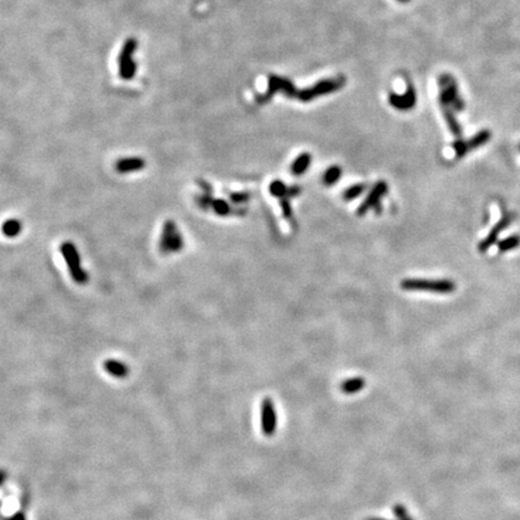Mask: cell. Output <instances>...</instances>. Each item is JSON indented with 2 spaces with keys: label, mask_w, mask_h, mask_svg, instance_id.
Wrapping results in <instances>:
<instances>
[{
  "label": "cell",
  "mask_w": 520,
  "mask_h": 520,
  "mask_svg": "<svg viewBox=\"0 0 520 520\" xmlns=\"http://www.w3.org/2000/svg\"><path fill=\"white\" fill-rule=\"evenodd\" d=\"M453 147H454V150H455V152H457V156L458 157H464L465 154L467 153V151H468L467 142H464V141H461V140L455 141L454 144H453Z\"/></svg>",
  "instance_id": "484cf974"
},
{
  "label": "cell",
  "mask_w": 520,
  "mask_h": 520,
  "mask_svg": "<svg viewBox=\"0 0 520 520\" xmlns=\"http://www.w3.org/2000/svg\"><path fill=\"white\" fill-rule=\"evenodd\" d=\"M212 201H213V198L210 193H202V194L197 197V204L200 206L202 210H208L212 206Z\"/></svg>",
  "instance_id": "603a6c76"
},
{
  "label": "cell",
  "mask_w": 520,
  "mask_h": 520,
  "mask_svg": "<svg viewBox=\"0 0 520 520\" xmlns=\"http://www.w3.org/2000/svg\"><path fill=\"white\" fill-rule=\"evenodd\" d=\"M442 110H443V115H444L445 122H447L449 129L452 130V133L454 134L455 136H460V135H461V128H460V125H459L458 121L455 120L454 111L449 110V108H442Z\"/></svg>",
  "instance_id": "d6986e66"
},
{
  "label": "cell",
  "mask_w": 520,
  "mask_h": 520,
  "mask_svg": "<svg viewBox=\"0 0 520 520\" xmlns=\"http://www.w3.org/2000/svg\"><path fill=\"white\" fill-rule=\"evenodd\" d=\"M346 85V79L343 75L335 76L332 79H324L320 80L319 82L314 83L310 88L299 89L296 98L299 101L308 102L312 101L314 99L325 94H331V93L341 89Z\"/></svg>",
  "instance_id": "7a4b0ae2"
},
{
  "label": "cell",
  "mask_w": 520,
  "mask_h": 520,
  "mask_svg": "<svg viewBox=\"0 0 520 520\" xmlns=\"http://www.w3.org/2000/svg\"><path fill=\"white\" fill-rule=\"evenodd\" d=\"M279 200H281V208H282V212H283L284 218H287V219H291V217H293V212H291V206H290V202H289V199L283 198V199H279Z\"/></svg>",
  "instance_id": "d4e9b609"
},
{
  "label": "cell",
  "mask_w": 520,
  "mask_h": 520,
  "mask_svg": "<svg viewBox=\"0 0 520 520\" xmlns=\"http://www.w3.org/2000/svg\"><path fill=\"white\" fill-rule=\"evenodd\" d=\"M269 191H270V194H271L272 197L278 198V199H283V198H285V195H287L288 187L282 181L276 179V181H274L271 184H270Z\"/></svg>",
  "instance_id": "44dd1931"
},
{
  "label": "cell",
  "mask_w": 520,
  "mask_h": 520,
  "mask_svg": "<svg viewBox=\"0 0 520 520\" xmlns=\"http://www.w3.org/2000/svg\"><path fill=\"white\" fill-rule=\"evenodd\" d=\"M366 189H367V184L365 183H355V184L351 185L349 188H347L345 192H343V200L345 201H352L354 199L359 198L364 193Z\"/></svg>",
  "instance_id": "2e32d148"
},
{
  "label": "cell",
  "mask_w": 520,
  "mask_h": 520,
  "mask_svg": "<svg viewBox=\"0 0 520 520\" xmlns=\"http://www.w3.org/2000/svg\"><path fill=\"white\" fill-rule=\"evenodd\" d=\"M520 245V237L516 235L509 236L507 239L500 241L499 242V249L501 252H508V250L516 248Z\"/></svg>",
  "instance_id": "7402d4cb"
},
{
  "label": "cell",
  "mask_w": 520,
  "mask_h": 520,
  "mask_svg": "<svg viewBox=\"0 0 520 520\" xmlns=\"http://www.w3.org/2000/svg\"><path fill=\"white\" fill-rule=\"evenodd\" d=\"M311 163H312V156H311V153H301L300 156L296 157V159L294 160L293 164H291V173H293L294 176H303L304 173L310 169Z\"/></svg>",
  "instance_id": "7c38bea8"
},
{
  "label": "cell",
  "mask_w": 520,
  "mask_h": 520,
  "mask_svg": "<svg viewBox=\"0 0 520 520\" xmlns=\"http://www.w3.org/2000/svg\"><path fill=\"white\" fill-rule=\"evenodd\" d=\"M417 102L416 91L413 87H408L407 91L402 94H396V93H390L389 94V104L394 108L400 111H408L414 107Z\"/></svg>",
  "instance_id": "9c48e42d"
},
{
  "label": "cell",
  "mask_w": 520,
  "mask_h": 520,
  "mask_svg": "<svg viewBox=\"0 0 520 520\" xmlns=\"http://www.w3.org/2000/svg\"><path fill=\"white\" fill-rule=\"evenodd\" d=\"M144 166V164L140 158H129V159H122L117 163L116 165V170L118 172L124 173V172H130V171H137V170H141Z\"/></svg>",
  "instance_id": "5bb4252c"
},
{
  "label": "cell",
  "mask_w": 520,
  "mask_h": 520,
  "mask_svg": "<svg viewBox=\"0 0 520 520\" xmlns=\"http://www.w3.org/2000/svg\"><path fill=\"white\" fill-rule=\"evenodd\" d=\"M260 426L265 436L271 437L275 435L277 429V412L272 399L265 397L260 407Z\"/></svg>",
  "instance_id": "ba28073f"
},
{
  "label": "cell",
  "mask_w": 520,
  "mask_h": 520,
  "mask_svg": "<svg viewBox=\"0 0 520 520\" xmlns=\"http://www.w3.org/2000/svg\"><path fill=\"white\" fill-rule=\"evenodd\" d=\"M104 370L116 378H125L129 375V367L124 362L115 359H108L104 362Z\"/></svg>",
  "instance_id": "8fae6325"
},
{
  "label": "cell",
  "mask_w": 520,
  "mask_h": 520,
  "mask_svg": "<svg viewBox=\"0 0 520 520\" xmlns=\"http://www.w3.org/2000/svg\"><path fill=\"white\" fill-rule=\"evenodd\" d=\"M366 520H389V519H383V518H368Z\"/></svg>",
  "instance_id": "f546056e"
},
{
  "label": "cell",
  "mask_w": 520,
  "mask_h": 520,
  "mask_svg": "<svg viewBox=\"0 0 520 520\" xmlns=\"http://www.w3.org/2000/svg\"><path fill=\"white\" fill-rule=\"evenodd\" d=\"M211 208L214 211V213L221 217L229 216V214L233 213V207L227 201L220 200V199H213Z\"/></svg>",
  "instance_id": "ac0fdd59"
},
{
  "label": "cell",
  "mask_w": 520,
  "mask_h": 520,
  "mask_svg": "<svg viewBox=\"0 0 520 520\" xmlns=\"http://www.w3.org/2000/svg\"><path fill=\"white\" fill-rule=\"evenodd\" d=\"M510 221H512V217L510 216H505L501 219L499 223H497V226H495V228H494L493 231L489 234V236L487 237L486 240L483 241V242L480 243L479 245V249L480 252H486V250L489 248V247L493 245V243H495V241L497 239V235L500 234V231H502L505 228H507L510 224Z\"/></svg>",
  "instance_id": "30bf717a"
},
{
  "label": "cell",
  "mask_w": 520,
  "mask_h": 520,
  "mask_svg": "<svg viewBox=\"0 0 520 520\" xmlns=\"http://www.w3.org/2000/svg\"><path fill=\"white\" fill-rule=\"evenodd\" d=\"M62 255L65 259L67 266H69L70 275L73 281L79 284H85L88 281V275L83 271L81 268V262H80V255L77 252L75 246L71 242H65L62 245L60 248Z\"/></svg>",
  "instance_id": "8992f818"
},
{
  "label": "cell",
  "mask_w": 520,
  "mask_h": 520,
  "mask_svg": "<svg viewBox=\"0 0 520 520\" xmlns=\"http://www.w3.org/2000/svg\"><path fill=\"white\" fill-rule=\"evenodd\" d=\"M387 193H388L387 182L380 181L378 183H376V184L374 185V188L371 189V192L368 193L367 198H366L365 200L362 201V204L360 205V206L358 207V210H356V214H358L359 217L365 216V214L367 213L371 208H374V210L377 212V214H380L382 212L381 199L383 198L384 195H387Z\"/></svg>",
  "instance_id": "52a82bcc"
},
{
  "label": "cell",
  "mask_w": 520,
  "mask_h": 520,
  "mask_svg": "<svg viewBox=\"0 0 520 520\" xmlns=\"http://www.w3.org/2000/svg\"><path fill=\"white\" fill-rule=\"evenodd\" d=\"M230 199L234 201V204H243L249 199L248 193H234L230 195Z\"/></svg>",
  "instance_id": "4316f807"
},
{
  "label": "cell",
  "mask_w": 520,
  "mask_h": 520,
  "mask_svg": "<svg viewBox=\"0 0 520 520\" xmlns=\"http://www.w3.org/2000/svg\"><path fill=\"white\" fill-rule=\"evenodd\" d=\"M393 513L397 520H413L408 514V512H407L406 507L402 505H395L393 507Z\"/></svg>",
  "instance_id": "cb8c5ba5"
},
{
  "label": "cell",
  "mask_w": 520,
  "mask_h": 520,
  "mask_svg": "<svg viewBox=\"0 0 520 520\" xmlns=\"http://www.w3.org/2000/svg\"><path fill=\"white\" fill-rule=\"evenodd\" d=\"M2 506H3V502H2V501H0V507H2Z\"/></svg>",
  "instance_id": "d6a6232c"
},
{
  "label": "cell",
  "mask_w": 520,
  "mask_h": 520,
  "mask_svg": "<svg viewBox=\"0 0 520 520\" xmlns=\"http://www.w3.org/2000/svg\"><path fill=\"white\" fill-rule=\"evenodd\" d=\"M341 391L343 394L352 395L361 391L365 388V380L362 377H353L343 381L341 383Z\"/></svg>",
  "instance_id": "4fadbf2b"
},
{
  "label": "cell",
  "mask_w": 520,
  "mask_h": 520,
  "mask_svg": "<svg viewBox=\"0 0 520 520\" xmlns=\"http://www.w3.org/2000/svg\"><path fill=\"white\" fill-rule=\"evenodd\" d=\"M439 85V104L442 108L452 111L464 110V101L458 92V85L449 73H443L438 79Z\"/></svg>",
  "instance_id": "3957f363"
},
{
  "label": "cell",
  "mask_w": 520,
  "mask_h": 520,
  "mask_svg": "<svg viewBox=\"0 0 520 520\" xmlns=\"http://www.w3.org/2000/svg\"><path fill=\"white\" fill-rule=\"evenodd\" d=\"M6 478H8V473H6L5 470H0V487L5 483Z\"/></svg>",
  "instance_id": "f1b7e54d"
},
{
  "label": "cell",
  "mask_w": 520,
  "mask_h": 520,
  "mask_svg": "<svg viewBox=\"0 0 520 520\" xmlns=\"http://www.w3.org/2000/svg\"><path fill=\"white\" fill-rule=\"evenodd\" d=\"M3 234L8 237H15L17 236L22 230V224L21 221L17 219H8L3 224L2 227Z\"/></svg>",
  "instance_id": "e0dca14e"
},
{
  "label": "cell",
  "mask_w": 520,
  "mask_h": 520,
  "mask_svg": "<svg viewBox=\"0 0 520 520\" xmlns=\"http://www.w3.org/2000/svg\"><path fill=\"white\" fill-rule=\"evenodd\" d=\"M0 520H5V516H3L2 514H0Z\"/></svg>",
  "instance_id": "1f68e13d"
},
{
  "label": "cell",
  "mask_w": 520,
  "mask_h": 520,
  "mask_svg": "<svg viewBox=\"0 0 520 520\" xmlns=\"http://www.w3.org/2000/svg\"><path fill=\"white\" fill-rule=\"evenodd\" d=\"M184 246V241L179 233V230L176 227L175 221L168 220L165 221L163 227V233L160 236L159 249L163 254H169V253H177Z\"/></svg>",
  "instance_id": "5b68a950"
},
{
  "label": "cell",
  "mask_w": 520,
  "mask_h": 520,
  "mask_svg": "<svg viewBox=\"0 0 520 520\" xmlns=\"http://www.w3.org/2000/svg\"><path fill=\"white\" fill-rule=\"evenodd\" d=\"M406 291H428L435 294H451L455 290V283L449 279L406 278L400 283Z\"/></svg>",
  "instance_id": "6da1fadb"
},
{
  "label": "cell",
  "mask_w": 520,
  "mask_h": 520,
  "mask_svg": "<svg viewBox=\"0 0 520 520\" xmlns=\"http://www.w3.org/2000/svg\"><path fill=\"white\" fill-rule=\"evenodd\" d=\"M5 520H27V518H25L23 512H16L15 514L9 516V518H5Z\"/></svg>",
  "instance_id": "83f0119b"
},
{
  "label": "cell",
  "mask_w": 520,
  "mask_h": 520,
  "mask_svg": "<svg viewBox=\"0 0 520 520\" xmlns=\"http://www.w3.org/2000/svg\"><path fill=\"white\" fill-rule=\"evenodd\" d=\"M490 139V133L488 130H483V131H479V133L474 135L472 139L468 141L467 144H468V150H476L478 148V147L483 146L484 143L488 142Z\"/></svg>",
  "instance_id": "ffe728a7"
},
{
  "label": "cell",
  "mask_w": 520,
  "mask_h": 520,
  "mask_svg": "<svg viewBox=\"0 0 520 520\" xmlns=\"http://www.w3.org/2000/svg\"><path fill=\"white\" fill-rule=\"evenodd\" d=\"M342 176V169L341 166L339 165H332L330 166L329 169L324 172L323 175V183L327 187H331V185L335 184V183L341 178Z\"/></svg>",
  "instance_id": "9a60e30c"
},
{
  "label": "cell",
  "mask_w": 520,
  "mask_h": 520,
  "mask_svg": "<svg viewBox=\"0 0 520 520\" xmlns=\"http://www.w3.org/2000/svg\"><path fill=\"white\" fill-rule=\"evenodd\" d=\"M277 92L283 93V94L287 96V98L295 99L298 94L296 87L293 85V82L290 80L284 79V77L277 76V75H270L269 81H268V89H266L265 93L263 94L256 95L255 100L258 104H265V102L270 101Z\"/></svg>",
  "instance_id": "277c9868"
},
{
  "label": "cell",
  "mask_w": 520,
  "mask_h": 520,
  "mask_svg": "<svg viewBox=\"0 0 520 520\" xmlns=\"http://www.w3.org/2000/svg\"><path fill=\"white\" fill-rule=\"evenodd\" d=\"M399 3H402V4H406V3H410V0H397Z\"/></svg>",
  "instance_id": "4dcf8cb0"
}]
</instances>
